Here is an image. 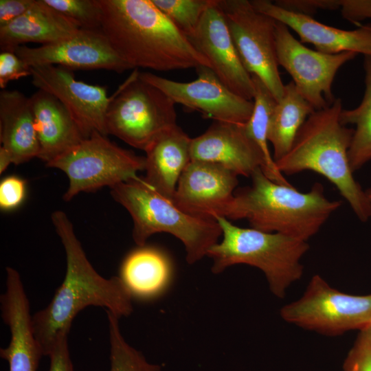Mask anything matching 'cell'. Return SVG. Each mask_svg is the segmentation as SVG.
<instances>
[{
	"instance_id": "38",
	"label": "cell",
	"mask_w": 371,
	"mask_h": 371,
	"mask_svg": "<svg viewBox=\"0 0 371 371\" xmlns=\"http://www.w3.org/2000/svg\"><path fill=\"white\" fill-rule=\"evenodd\" d=\"M12 164L10 156L7 151L3 148L0 147V173L4 172L8 166Z\"/></svg>"
},
{
	"instance_id": "36",
	"label": "cell",
	"mask_w": 371,
	"mask_h": 371,
	"mask_svg": "<svg viewBox=\"0 0 371 371\" xmlns=\"http://www.w3.org/2000/svg\"><path fill=\"white\" fill-rule=\"evenodd\" d=\"M343 18L351 23L359 24L371 19V0H339Z\"/></svg>"
},
{
	"instance_id": "27",
	"label": "cell",
	"mask_w": 371,
	"mask_h": 371,
	"mask_svg": "<svg viewBox=\"0 0 371 371\" xmlns=\"http://www.w3.org/2000/svg\"><path fill=\"white\" fill-rule=\"evenodd\" d=\"M365 92L360 104L352 109H342L341 123L355 126L348 150L353 172L371 160V56H364Z\"/></svg>"
},
{
	"instance_id": "40",
	"label": "cell",
	"mask_w": 371,
	"mask_h": 371,
	"mask_svg": "<svg viewBox=\"0 0 371 371\" xmlns=\"http://www.w3.org/2000/svg\"><path fill=\"white\" fill-rule=\"evenodd\" d=\"M366 196L369 200V201L371 203V188L366 190Z\"/></svg>"
},
{
	"instance_id": "2",
	"label": "cell",
	"mask_w": 371,
	"mask_h": 371,
	"mask_svg": "<svg viewBox=\"0 0 371 371\" xmlns=\"http://www.w3.org/2000/svg\"><path fill=\"white\" fill-rule=\"evenodd\" d=\"M51 218L65 251L67 268L49 304L32 315L34 335L44 356L61 337L68 336L74 319L83 308L100 306L119 317L133 311L132 298L119 277L106 279L94 269L67 214L56 210Z\"/></svg>"
},
{
	"instance_id": "17",
	"label": "cell",
	"mask_w": 371,
	"mask_h": 371,
	"mask_svg": "<svg viewBox=\"0 0 371 371\" xmlns=\"http://www.w3.org/2000/svg\"><path fill=\"white\" fill-rule=\"evenodd\" d=\"M6 289L1 295L2 319L10 331L8 347L0 349L9 371H37L44 354L37 341L30 314V303L19 272L6 267Z\"/></svg>"
},
{
	"instance_id": "28",
	"label": "cell",
	"mask_w": 371,
	"mask_h": 371,
	"mask_svg": "<svg viewBox=\"0 0 371 371\" xmlns=\"http://www.w3.org/2000/svg\"><path fill=\"white\" fill-rule=\"evenodd\" d=\"M110 340V371H161L159 365L147 361L143 354L123 337L119 317L106 311Z\"/></svg>"
},
{
	"instance_id": "5",
	"label": "cell",
	"mask_w": 371,
	"mask_h": 371,
	"mask_svg": "<svg viewBox=\"0 0 371 371\" xmlns=\"http://www.w3.org/2000/svg\"><path fill=\"white\" fill-rule=\"evenodd\" d=\"M112 197L130 214L133 238L139 246L156 233L172 234L182 242L186 260L192 265L218 242L221 228L215 219L189 214L139 177L110 188Z\"/></svg>"
},
{
	"instance_id": "15",
	"label": "cell",
	"mask_w": 371,
	"mask_h": 371,
	"mask_svg": "<svg viewBox=\"0 0 371 371\" xmlns=\"http://www.w3.org/2000/svg\"><path fill=\"white\" fill-rule=\"evenodd\" d=\"M238 185V175L216 164L191 161L181 174L172 199L192 216L229 219Z\"/></svg>"
},
{
	"instance_id": "34",
	"label": "cell",
	"mask_w": 371,
	"mask_h": 371,
	"mask_svg": "<svg viewBox=\"0 0 371 371\" xmlns=\"http://www.w3.org/2000/svg\"><path fill=\"white\" fill-rule=\"evenodd\" d=\"M274 3L286 10L313 16L319 10H337L339 0H278Z\"/></svg>"
},
{
	"instance_id": "21",
	"label": "cell",
	"mask_w": 371,
	"mask_h": 371,
	"mask_svg": "<svg viewBox=\"0 0 371 371\" xmlns=\"http://www.w3.org/2000/svg\"><path fill=\"white\" fill-rule=\"evenodd\" d=\"M30 99L40 146L38 158L47 164L85 139L69 111L54 96L38 89Z\"/></svg>"
},
{
	"instance_id": "31",
	"label": "cell",
	"mask_w": 371,
	"mask_h": 371,
	"mask_svg": "<svg viewBox=\"0 0 371 371\" xmlns=\"http://www.w3.org/2000/svg\"><path fill=\"white\" fill-rule=\"evenodd\" d=\"M31 76V67L14 52H3L0 54V87L5 89L12 80Z\"/></svg>"
},
{
	"instance_id": "14",
	"label": "cell",
	"mask_w": 371,
	"mask_h": 371,
	"mask_svg": "<svg viewBox=\"0 0 371 371\" xmlns=\"http://www.w3.org/2000/svg\"><path fill=\"white\" fill-rule=\"evenodd\" d=\"M14 52L30 67L59 65L69 69H106L119 74L133 69L117 54L101 30L80 29L56 43L37 47L20 45Z\"/></svg>"
},
{
	"instance_id": "32",
	"label": "cell",
	"mask_w": 371,
	"mask_h": 371,
	"mask_svg": "<svg viewBox=\"0 0 371 371\" xmlns=\"http://www.w3.org/2000/svg\"><path fill=\"white\" fill-rule=\"evenodd\" d=\"M344 365L354 366L357 371H371V326L361 330Z\"/></svg>"
},
{
	"instance_id": "29",
	"label": "cell",
	"mask_w": 371,
	"mask_h": 371,
	"mask_svg": "<svg viewBox=\"0 0 371 371\" xmlns=\"http://www.w3.org/2000/svg\"><path fill=\"white\" fill-rule=\"evenodd\" d=\"M213 0H152L155 6L188 38Z\"/></svg>"
},
{
	"instance_id": "30",
	"label": "cell",
	"mask_w": 371,
	"mask_h": 371,
	"mask_svg": "<svg viewBox=\"0 0 371 371\" xmlns=\"http://www.w3.org/2000/svg\"><path fill=\"white\" fill-rule=\"evenodd\" d=\"M44 1L77 23L80 29L101 30L102 10L99 0H44Z\"/></svg>"
},
{
	"instance_id": "26",
	"label": "cell",
	"mask_w": 371,
	"mask_h": 371,
	"mask_svg": "<svg viewBox=\"0 0 371 371\" xmlns=\"http://www.w3.org/2000/svg\"><path fill=\"white\" fill-rule=\"evenodd\" d=\"M251 76L254 89V107L249 119L244 124L245 131L262 154L263 166L261 170L265 175L276 183L289 185L278 169L268 146L269 122L278 101L260 78Z\"/></svg>"
},
{
	"instance_id": "24",
	"label": "cell",
	"mask_w": 371,
	"mask_h": 371,
	"mask_svg": "<svg viewBox=\"0 0 371 371\" xmlns=\"http://www.w3.org/2000/svg\"><path fill=\"white\" fill-rule=\"evenodd\" d=\"M172 274L168 256L160 249L145 245L125 257L118 277L132 300L147 301L166 290Z\"/></svg>"
},
{
	"instance_id": "20",
	"label": "cell",
	"mask_w": 371,
	"mask_h": 371,
	"mask_svg": "<svg viewBox=\"0 0 371 371\" xmlns=\"http://www.w3.org/2000/svg\"><path fill=\"white\" fill-rule=\"evenodd\" d=\"M192 138L177 124L158 135L146 152L144 180L172 201L179 178L191 160Z\"/></svg>"
},
{
	"instance_id": "39",
	"label": "cell",
	"mask_w": 371,
	"mask_h": 371,
	"mask_svg": "<svg viewBox=\"0 0 371 371\" xmlns=\"http://www.w3.org/2000/svg\"><path fill=\"white\" fill-rule=\"evenodd\" d=\"M344 368L346 371H357V369L354 366L344 365Z\"/></svg>"
},
{
	"instance_id": "25",
	"label": "cell",
	"mask_w": 371,
	"mask_h": 371,
	"mask_svg": "<svg viewBox=\"0 0 371 371\" xmlns=\"http://www.w3.org/2000/svg\"><path fill=\"white\" fill-rule=\"evenodd\" d=\"M315 111L293 81L284 85L283 96L277 102L268 131V142L273 146L275 161L288 153L300 129Z\"/></svg>"
},
{
	"instance_id": "9",
	"label": "cell",
	"mask_w": 371,
	"mask_h": 371,
	"mask_svg": "<svg viewBox=\"0 0 371 371\" xmlns=\"http://www.w3.org/2000/svg\"><path fill=\"white\" fill-rule=\"evenodd\" d=\"M220 7L245 69L260 78L277 101L284 94L278 61L276 21L248 0H219Z\"/></svg>"
},
{
	"instance_id": "12",
	"label": "cell",
	"mask_w": 371,
	"mask_h": 371,
	"mask_svg": "<svg viewBox=\"0 0 371 371\" xmlns=\"http://www.w3.org/2000/svg\"><path fill=\"white\" fill-rule=\"evenodd\" d=\"M196 71L197 78L189 82L172 80L150 72H139L138 76L160 89L175 104L199 111L203 117L215 122L246 123L252 113L253 100L232 92L210 68L201 66Z\"/></svg>"
},
{
	"instance_id": "13",
	"label": "cell",
	"mask_w": 371,
	"mask_h": 371,
	"mask_svg": "<svg viewBox=\"0 0 371 371\" xmlns=\"http://www.w3.org/2000/svg\"><path fill=\"white\" fill-rule=\"evenodd\" d=\"M30 67L33 85L63 104L85 138L94 131L107 136L105 120L111 96H108L106 87L78 80L71 69L62 66Z\"/></svg>"
},
{
	"instance_id": "37",
	"label": "cell",
	"mask_w": 371,
	"mask_h": 371,
	"mask_svg": "<svg viewBox=\"0 0 371 371\" xmlns=\"http://www.w3.org/2000/svg\"><path fill=\"white\" fill-rule=\"evenodd\" d=\"M36 0H0V26L17 19L28 11Z\"/></svg>"
},
{
	"instance_id": "35",
	"label": "cell",
	"mask_w": 371,
	"mask_h": 371,
	"mask_svg": "<svg viewBox=\"0 0 371 371\" xmlns=\"http://www.w3.org/2000/svg\"><path fill=\"white\" fill-rule=\"evenodd\" d=\"M47 356L50 361L49 371H74L69 350L68 336L61 337Z\"/></svg>"
},
{
	"instance_id": "22",
	"label": "cell",
	"mask_w": 371,
	"mask_h": 371,
	"mask_svg": "<svg viewBox=\"0 0 371 371\" xmlns=\"http://www.w3.org/2000/svg\"><path fill=\"white\" fill-rule=\"evenodd\" d=\"M80 29L77 23L47 5L36 0L25 14L0 26L1 52H14L16 47L27 43L42 45L65 39Z\"/></svg>"
},
{
	"instance_id": "16",
	"label": "cell",
	"mask_w": 371,
	"mask_h": 371,
	"mask_svg": "<svg viewBox=\"0 0 371 371\" xmlns=\"http://www.w3.org/2000/svg\"><path fill=\"white\" fill-rule=\"evenodd\" d=\"M188 39L208 60L210 69L227 88L242 98L253 100L251 76L238 54L219 0L212 1Z\"/></svg>"
},
{
	"instance_id": "19",
	"label": "cell",
	"mask_w": 371,
	"mask_h": 371,
	"mask_svg": "<svg viewBox=\"0 0 371 371\" xmlns=\"http://www.w3.org/2000/svg\"><path fill=\"white\" fill-rule=\"evenodd\" d=\"M191 160L219 164L235 174L251 177L263 166L262 154L247 134L244 124L214 122L192 139Z\"/></svg>"
},
{
	"instance_id": "7",
	"label": "cell",
	"mask_w": 371,
	"mask_h": 371,
	"mask_svg": "<svg viewBox=\"0 0 371 371\" xmlns=\"http://www.w3.org/2000/svg\"><path fill=\"white\" fill-rule=\"evenodd\" d=\"M138 75L135 69L111 95L105 124L107 135L145 150L158 135L177 125L176 104Z\"/></svg>"
},
{
	"instance_id": "1",
	"label": "cell",
	"mask_w": 371,
	"mask_h": 371,
	"mask_svg": "<svg viewBox=\"0 0 371 371\" xmlns=\"http://www.w3.org/2000/svg\"><path fill=\"white\" fill-rule=\"evenodd\" d=\"M101 30L133 69L158 71L210 68L208 60L152 0H99Z\"/></svg>"
},
{
	"instance_id": "3",
	"label": "cell",
	"mask_w": 371,
	"mask_h": 371,
	"mask_svg": "<svg viewBox=\"0 0 371 371\" xmlns=\"http://www.w3.org/2000/svg\"><path fill=\"white\" fill-rule=\"evenodd\" d=\"M342 102L335 98L326 108L315 110L305 121L293 144L276 164L282 174L311 170L324 177L346 200L357 218H371V203L353 176L348 158L354 129L340 122Z\"/></svg>"
},
{
	"instance_id": "33",
	"label": "cell",
	"mask_w": 371,
	"mask_h": 371,
	"mask_svg": "<svg viewBox=\"0 0 371 371\" xmlns=\"http://www.w3.org/2000/svg\"><path fill=\"white\" fill-rule=\"evenodd\" d=\"M25 181L16 176L4 178L0 183V208L11 210L21 205L25 196Z\"/></svg>"
},
{
	"instance_id": "6",
	"label": "cell",
	"mask_w": 371,
	"mask_h": 371,
	"mask_svg": "<svg viewBox=\"0 0 371 371\" xmlns=\"http://www.w3.org/2000/svg\"><path fill=\"white\" fill-rule=\"evenodd\" d=\"M216 221L223 238L207 254L212 260L214 273L237 264L257 267L265 274L271 291L280 297L284 295L286 287L302 275L300 259L308 249L307 241L238 227L224 217Z\"/></svg>"
},
{
	"instance_id": "11",
	"label": "cell",
	"mask_w": 371,
	"mask_h": 371,
	"mask_svg": "<svg viewBox=\"0 0 371 371\" xmlns=\"http://www.w3.org/2000/svg\"><path fill=\"white\" fill-rule=\"evenodd\" d=\"M276 42L279 66L291 76L300 93L315 110L331 104L335 99L332 85L337 72L357 54L346 52L328 54L311 49L297 40L286 25L278 21Z\"/></svg>"
},
{
	"instance_id": "4",
	"label": "cell",
	"mask_w": 371,
	"mask_h": 371,
	"mask_svg": "<svg viewBox=\"0 0 371 371\" xmlns=\"http://www.w3.org/2000/svg\"><path fill=\"white\" fill-rule=\"evenodd\" d=\"M251 177V186L235 194L229 220L246 219L258 230L307 241L341 205L327 199L319 183L302 192L270 180L260 168Z\"/></svg>"
},
{
	"instance_id": "23",
	"label": "cell",
	"mask_w": 371,
	"mask_h": 371,
	"mask_svg": "<svg viewBox=\"0 0 371 371\" xmlns=\"http://www.w3.org/2000/svg\"><path fill=\"white\" fill-rule=\"evenodd\" d=\"M0 142L14 164L38 157L40 146L30 99L18 90L0 92Z\"/></svg>"
},
{
	"instance_id": "8",
	"label": "cell",
	"mask_w": 371,
	"mask_h": 371,
	"mask_svg": "<svg viewBox=\"0 0 371 371\" xmlns=\"http://www.w3.org/2000/svg\"><path fill=\"white\" fill-rule=\"evenodd\" d=\"M46 166L58 168L67 175L69 186L63 199L69 201L80 192L111 188L138 178L137 173L144 170L145 157L118 146L107 136L94 131Z\"/></svg>"
},
{
	"instance_id": "18",
	"label": "cell",
	"mask_w": 371,
	"mask_h": 371,
	"mask_svg": "<svg viewBox=\"0 0 371 371\" xmlns=\"http://www.w3.org/2000/svg\"><path fill=\"white\" fill-rule=\"evenodd\" d=\"M259 12L286 25L300 42L312 44L317 51L337 54L346 52L371 56V23L346 30L322 23L313 16L293 12L268 0L251 1Z\"/></svg>"
},
{
	"instance_id": "10",
	"label": "cell",
	"mask_w": 371,
	"mask_h": 371,
	"mask_svg": "<svg viewBox=\"0 0 371 371\" xmlns=\"http://www.w3.org/2000/svg\"><path fill=\"white\" fill-rule=\"evenodd\" d=\"M287 322L326 335L371 326V294L353 295L331 288L315 276L304 295L281 310Z\"/></svg>"
}]
</instances>
